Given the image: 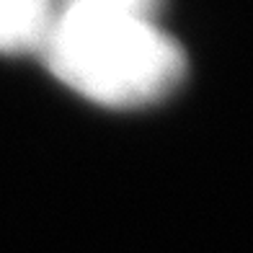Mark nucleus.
Here are the masks:
<instances>
[{
	"instance_id": "1",
	"label": "nucleus",
	"mask_w": 253,
	"mask_h": 253,
	"mask_svg": "<svg viewBox=\"0 0 253 253\" xmlns=\"http://www.w3.org/2000/svg\"><path fill=\"white\" fill-rule=\"evenodd\" d=\"M39 54L75 93L114 109L166 98L186 70L178 42L155 21L119 13L96 0H60Z\"/></svg>"
},
{
	"instance_id": "2",
	"label": "nucleus",
	"mask_w": 253,
	"mask_h": 253,
	"mask_svg": "<svg viewBox=\"0 0 253 253\" xmlns=\"http://www.w3.org/2000/svg\"><path fill=\"white\" fill-rule=\"evenodd\" d=\"M57 16V0H0V52H42Z\"/></svg>"
},
{
	"instance_id": "3",
	"label": "nucleus",
	"mask_w": 253,
	"mask_h": 253,
	"mask_svg": "<svg viewBox=\"0 0 253 253\" xmlns=\"http://www.w3.org/2000/svg\"><path fill=\"white\" fill-rule=\"evenodd\" d=\"M96 3H103L119 13L134 16V18H145V21H155V13L163 0H96Z\"/></svg>"
}]
</instances>
